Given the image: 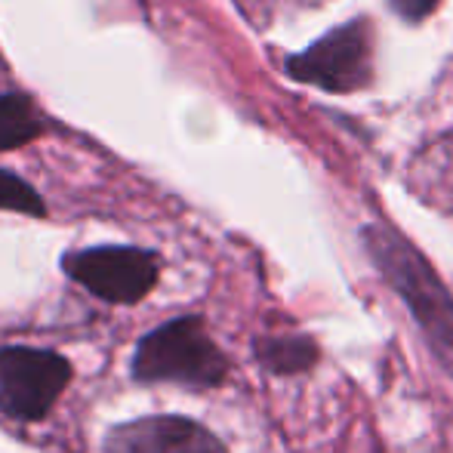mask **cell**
Instances as JSON below:
<instances>
[{
    "label": "cell",
    "mask_w": 453,
    "mask_h": 453,
    "mask_svg": "<svg viewBox=\"0 0 453 453\" xmlns=\"http://www.w3.org/2000/svg\"><path fill=\"white\" fill-rule=\"evenodd\" d=\"M257 355L274 373H299L315 364V342L309 336H265L257 342Z\"/></svg>",
    "instance_id": "cell-8"
},
{
    "label": "cell",
    "mask_w": 453,
    "mask_h": 453,
    "mask_svg": "<svg viewBox=\"0 0 453 453\" xmlns=\"http://www.w3.org/2000/svg\"><path fill=\"white\" fill-rule=\"evenodd\" d=\"M74 376L65 355L31 346L0 349V411L10 419H43Z\"/></svg>",
    "instance_id": "cell-3"
},
{
    "label": "cell",
    "mask_w": 453,
    "mask_h": 453,
    "mask_svg": "<svg viewBox=\"0 0 453 453\" xmlns=\"http://www.w3.org/2000/svg\"><path fill=\"white\" fill-rule=\"evenodd\" d=\"M136 382H176V386H219L228 373V358L210 340L197 315L173 318L139 340L130 361Z\"/></svg>",
    "instance_id": "cell-2"
},
{
    "label": "cell",
    "mask_w": 453,
    "mask_h": 453,
    "mask_svg": "<svg viewBox=\"0 0 453 453\" xmlns=\"http://www.w3.org/2000/svg\"><path fill=\"white\" fill-rule=\"evenodd\" d=\"M62 272L111 305H136L151 293L161 263L142 247H87L62 257Z\"/></svg>",
    "instance_id": "cell-4"
},
{
    "label": "cell",
    "mask_w": 453,
    "mask_h": 453,
    "mask_svg": "<svg viewBox=\"0 0 453 453\" xmlns=\"http://www.w3.org/2000/svg\"><path fill=\"white\" fill-rule=\"evenodd\" d=\"M364 244H367L370 259L388 278V284L411 305L432 352L453 376V299L438 280V274L419 257L411 241L386 226L364 228Z\"/></svg>",
    "instance_id": "cell-1"
},
{
    "label": "cell",
    "mask_w": 453,
    "mask_h": 453,
    "mask_svg": "<svg viewBox=\"0 0 453 453\" xmlns=\"http://www.w3.org/2000/svg\"><path fill=\"white\" fill-rule=\"evenodd\" d=\"M0 210L35 216V219L47 216V203L35 191V185H28L22 176L10 173V170H0Z\"/></svg>",
    "instance_id": "cell-9"
},
{
    "label": "cell",
    "mask_w": 453,
    "mask_h": 453,
    "mask_svg": "<svg viewBox=\"0 0 453 453\" xmlns=\"http://www.w3.org/2000/svg\"><path fill=\"white\" fill-rule=\"evenodd\" d=\"M392 4V10L398 12V16L411 19V22H417V19L429 16L432 10H435L441 0H388Z\"/></svg>",
    "instance_id": "cell-10"
},
{
    "label": "cell",
    "mask_w": 453,
    "mask_h": 453,
    "mask_svg": "<svg viewBox=\"0 0 453 453\" xmlns=\"http://www.w3.org/2000/svg\"><path fill=\"white\" fill-rule=\"evenodd\" d=\"M290 78L311 84L318 90L352 93L373 78V37L364 19L346 22L315 41L309 50L287 59Z\"/></svg>",
    "instance_id": "cell-5"
},
{
    "label": "cell",
    "mask_w": 453,
    "mask_h": 453,
    "mask_svg": "<svg viewBox=\"0 0 453 453\" xmlns=\"http://www.w3.org/2000/svg\"><path fill=\"white\" fill-rule=\"evenodd\" d=\"M105 453H228L226 444L185 417H142L108 432Z\"/></svg>",
    "instance_id": "cell-6"
},
{
    "label": "cell",
    "mask_w": 453,
    "mask_h": 453,
    "mask_svg": "<svg viewBox=\"0 0 453 453\" xmlns=\"http://www.w3.org/2000/svg\"><path fill=\"white\" fill-rule=\"evenodd\" d=\"M43 130V120L37 114L31 96L25 93H4L0 96V151L22 149L35 142Z\"/></svg>",
    "instance_id": "cell-7"
}]
</instances>
